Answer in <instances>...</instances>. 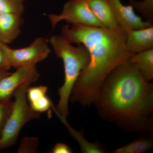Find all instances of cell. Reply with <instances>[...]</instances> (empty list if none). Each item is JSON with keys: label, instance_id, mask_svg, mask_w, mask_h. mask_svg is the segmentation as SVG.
<instances>
[{"label": "cell", "instance_id": "cell-14", "mask_svg": "<svg viewBox=\"0 0 153 153\" xmlns=\"http://www.w3.org/2000/svg\"><path fill=\"white\" fill-rule=\"evenodd\" d=\"M153 147L152 138L143 137L113 151L114 153H143L150 151Z\"/></svg>", "mask_w": 153, "mask_h": 153}, {"label": "cell", "instance_id": "cell-6", "mask_svg": "<svg viewBox=\"0 0 153 153\" xmlns=\"http://www.w3.org/2000/svg\"><path fill=\"white\" fill-rule=\"evenodd\" d=\"M51 49L49 41L43 37L36 38L30 46L18 49L8 47L7 55L11 67L17 68L35 66L49 56Z\"/></svg>", "mask_w": 153, "mask_h": 153}, {"label": "cell", "instance_id": "cell-8", "mask_svg": "<svg viewBox=\"0 0 153 153\" xmlns=\"http://www.w3.org/2000/svg\"><path fill=\"white\" fill-rule=\"evenodd\" d=\"M111 10L118 26L126 32L149 27L153 24L143 21L135 13L133 7L123 4L120 0H108Z\"/></svg>", "mask_w": 153, "mask_h": 153}, {"label": "cell", "instance_id": "cell-10", "mask_svg": "<svg viewBox=\"0 0 153 153\" xmlns=\"http://www.w3.org/2000/svg\"><path fill=\"white\" fill-rule=\"evenodd\" d=\"M24 20L20 15L0 14V41L4 44H11L21 33Z\"/></svg>", "mask_w": 153, "mask_h": 153}, {"label": "cell", "instance_id": "cell-15", "mask_svg": "<svg viewBox=\"0 0 153 153\" xmlns=\"http://www.w3.org/2000/svg\"><path fill=\"white\" fill-rule=\"evenodd\" d=\"M26 0H0V14L22 16L25 11Z\"/></svg>", "mask_w": 153, "mask_h": 153}, {"label": "cell", "instance_id": "cell-22", "mask_svg": "<svg viewBox=\"0 0 153 153\" xmlns=\"http://www.w3.org/2000/svg\"><path fill=\"white\" fill-rule=\"evenodd\" d=\"M70 147L66 144L63 143H57L52 148L51 153H72Z\"/></svg>", "mask_w": 153, "mask_h": 153}, {"label": "cell", "instance_id": "cell-20", "mask_svg": "<svg viewBox=\"0 0 153 153\" xmlns=\"http://www.w3.org/2000/svg\"><path fill=\"white\" fill-rule=\"evenodd\" d=\"M48 88L44 85L29 87L27 90V97L30 103L36 101L40 97L47 95Z\"/></svg>", "mask_w": 153, "mask_h": 153}, {"label": "cell", "instance_id": "cell-24", "mask_svg": "<svg viewBox=\"0 0 153 153\" xmlns=\"http://www.w3.org/2000/svg\"></svg>", "mask_w": 153, "mask_h": 153}, {"label": "cell", "instance_id": "cell-13", "mask_svg": "<svg viewBox=\"0 0 153 153\" xmlns=\"http://www.w3.org/2000/svg\"><path fill=\"white\" fill-rule=\"evenodd\" d=\"M129 60L148 81L153 78V48L133 54Z\"/></svg>", "mask_w": 153, "mask_h": 153}, {"label": "cell", "instance_id": "cell-21", "mask_svg": "<svg viewBox=\"0 0 153 153\" xmlns=\"http://www.w3.org/2000/svg\"><path fill=\"white\" fill-rule=\"evenodd\" d=\"M8 46L0 41V70L8 71L12 68L7 55V49Z\"/></svg>", "mask_w": 153, "mask_h": 153}, {"label": "cell", "instance_id": "cell-11", "mask_svg": "<svg viewBox=\"0 0 153 153\" xmlns=\"http://www.w3.org/2000/svg\"><path fill=\"white\" fill-rule=\"evenodd\" d=\"M92 13L105 27H119L115 20L108 0H85Z\"/></svg>", "mask_w": 153, "mask_h": 153}, {"label": "cell", "instance_id": "cell-4", "mask_svg": "<svg viewBox=\"0 0 153 153\" xmlns=\"http://www.w3.org/2000/svg\"><path fill=\"white\" fill-rule=\"evenodd\" d=\"M30 84L22 85L14 94L13 108L0 137V150L16 144L22 128L31 121L38 119L40 113L36 112L28 105L27 92Z\"/></svg>", "mask_w": 153, "mask_h": 153}, {"label": "cell", "instance_id": "cell-16", "mask_svg": "<svg viewBox=\"0 0 153 153\" xmlns=\"http://www.w3.org/2000/svg\"><path fill=\"white\" fill-rule=\"evenodd\" d=\"M129 3L134 9H136L146 19L147 21L153 24V0L136 1L130 0Z\"/></svg>", "mask_w": 153, "mask_h": 153}, {"label": "cell", "instance_id": "cell-18", "mask_svg": "<svg viewBox=\"0 0 153 153\" xmlns=\"http://www.w3.org/2000/svg\"><path fill=\"white\" fill-rule=\"evenodd\" d=\"M30 104L29 105L32 109L36 112L41 113L48 111L52 107L53 103L52 100L46 95Z\"/></svg>", "mask_w": 153, "mask_h": 153}, {"label": "cell", "instance_id": "cell-9", "mask_svg": "<svg viewBox=\"0 0 153 153\" xmlns=\"http://www.w3.org/2000/svg\"><path fill=\"white\" fill-rule=\"evenodd\" d=\"M126 32V45L132 54H136L153 49V26Z\"/></svg>", "mask_w": 153, "mask_h": 153}, {"label": "cell", "instance_id": "cell-19", "mask_svg": "<svg viewBox=\"0 0 153 153\" xmlns=\"http://www.w3.org/2000/svg\"><path fill=\"white\" fill-rule=\"evenodd\" d=\"M13 102L11 100L0 102V137L13 108Z\"/></svg>", "mask_w": 153, "mask_h": 153}, {"label": "cell", "instance_id": "cell-5", "mask_svg": "<svg viewBox=\"0 0 153 153\" xmlns=\"http://www.w3.org/2000/svg\"><path fill=\"white\" fill-rule=\"evenodd\" d=\"M48 17L53 29L61 21L71 25L104 27L92 13L85 0H69L63 6L60 14H49Z\"/></svg>", "mask_w": 153, "mask_h": 153}, {"label": "cell", "instance_id": "cell-17", "mask_svg": "<svg viewBox=\"0 0 153 153\" xmlns=\"http://www.w3.org/2000/svg\"><path fill=\"white\" fill-rule=\"evenodd\" d=\"M39 138L36 137H23L17 149V153H35L38 152Z\"/></svg>", "mask_w": 153, "mask_h": 153}, {"label": "cell", "instance_id": "cell-3", "mask_svg": "<svg viewBox=\"0 0 153 153\" xmlns=\"http://www.w3.org/2000/svg\"><path fill=\"white\" fill-rule=\"evenodd\" d=\"M49 43L58 58L62 59L64 66V81L59 88V101L55 107L62 116L68 117V103L72 88L80 73L90 61V55L83 45L74 47L62 35H52Z\"/></svg>", "mask_w": 153, "mask_h": 153}, {"label": "cell", "instance_id": "cell-23", "mask_svg": "<svg viewBox=\"0 0 153 153\" xmlns=\"http://www.w3.org/2000/svg\"><path fill=\"white\" fill-rule=\"evenodd\" d=\"M11 72H9L8 71H2L0 70V79L2 78L4 76H7L10 74Z\"/></svg>", "mask_w": 153, "mask_h": 153}, {"label": "cell", "instance_id": "cell-7", "mask_svg": "<svg viewBox=\"0 0 153 153\" xmlns=\"http://www.w3.org/2000/svg\"><path fill=\"white\" fill-rule=\"evenodd\" d=\"M40 76L36 65L24 66L17 68L13 73L0 79V102L8 101L22 85H31Z\"/></svg>", "mask_w": 153, "mask_h": 153}, {"label": "cell", "instance_id": "cell-2", "mask_svg": "<svg viewBox=\"0 0 153 153\" xmlns=\"http://www.w3.org/2000/svg\"><path fill=\"white\" fill-rule=\"evenodd\" d=\"M94 103L110 120L143 131L147 128L153 112V84L128 60L107 76Z\"/></svg>", "mask_w": 153, "mask_h": 153}, {"label": "cell", "instance_id": "cell-1", "mask_svg": "<svg viewBox=\"0 0 153 153\" xmlns=\"http://www.w3.org/2000/svg\"><path fill=\"white\" fill-rule=\"evenodd\" d=\"M61 35L71 44L83 45L90 55L89 63L75 82L69 101L84 106L94 104L107 76L133 55L126 45V32L120 27L71 25L62 27Z\"/></svg>", "mask_w": 153, "mask_h": 153}, {"label": "cell", "instance_id": "cell-12", "mask_svg": "<svg viewBox=\"0 0 153 153\" xmlns=\"http://www.w3.org/2000/svg\"><path fill=\"white\" fill-rule=\"evenodd\" d=\"M53 111L60 119V120L65 125L71 136L76 140L79 144L80 149L82 153H105L103 148L100 145L96 143H91L85 138L80 131H77L72 128L66 120V118L63 117L57 112L54 104L52 105V107Z\"/></svg>", "mask_w": 153, "mask_h": 153}]
</instances>
